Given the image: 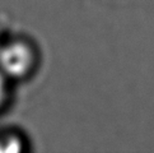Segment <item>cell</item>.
Returning <instances> with one entry per match:
<instances>
[{
	"label": "cell",
	"mask_w": 154,
	"mask_h": 153,
	"mask_svg": "<svg viewBox=\"0 0 154 153\" xmlns=\"http://www.w3.org/2000/svg\"><path fill=\"white\" fill-rule=\"evenodd\" d=\"M33 64V52L24 42H12L0 47V72L9 76H23Z\"/></svg>",
	"instance_id": "1"
},
{
	"label": "cell",
	"mask_w": 154,
	"mask_h": 153,
	"mask_svg": "<svg viewBox=\"0 0 154 153\" xmlns=\"http://www.w3.org/2000/svg\"><path fill=\"white\" fill-rule=\"evenodd\" d=\"M22 149V142L17 136H4L0 138V152H19Z\"/></svg>",
	"instance_id": "2"
},
{
	"label": "cell",
	"mask_w": 154,
	"mask_h": 153,
	"mask_svg": "<svg viewBox=\"0 0 154 153\" xmlns=\"http://www.w3.org/2000/svg\"><path fill=\"white\" fill-rule=\"evenodd\" d=\"M5 95H7V83H5V75L0 72V106L5 98Z\"/></svg>",
	"instance_id": "3"
},
{
	"label": "cell",
	"mask_w": 154,
	"mask_h": 153,
	"mask_svg": "<svg viewBox=\"0 0 154 153\" xmlns=\"http://www.w3.org/2000/svg\"><path fill=\"white\" fill-rule=\"evenodd\" d=\"M0 47H2V46H0Z\"/></svg>",
	"instance_id": "4"
}]
</instances>
